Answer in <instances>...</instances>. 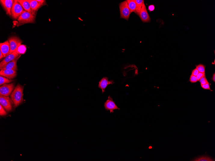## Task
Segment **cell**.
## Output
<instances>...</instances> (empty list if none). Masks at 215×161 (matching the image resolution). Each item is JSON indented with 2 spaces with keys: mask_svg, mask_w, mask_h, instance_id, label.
Wrapping results in <instances>:
<instances>
[{
  "mask_svg": "<svg viewBox=\"0 0 215 161\" xmlns=\"http://www.w3.org/2000/svg\"><path fill=\"white\" fill-rule=\"evenodd\" d=\"M23 87L18 84L11 94V98L15 107H18L23 102Z\"/></svg>",
  "mask_w": 215,
  "mask_h": 161,
  "instance_id": "6da1fadb",
  "label": "cell"
},
{
  "mask_svg": "<svg viewBox=\"0 0 215 161\" xmlns=\"http://www.w3.org/2000/svg\"><path fill=\"white\" fill-rule=\"evenodd\" d=\"M35 16L30 13L25 11L18 18L19 23L17 26H19L26 23H33L35 22Z\"/></svg>",
  "mask_w": 215,
  "mask_h": 161,
  "instance_id": "7a4b0ae2",
  "label": "cell"
},
{
  "mask_svg": "<svg viewBox=\"0 0 215 161\" xmlns=\"http://www.w3.org/2000/svg\"><path fill=\"white\" fill-rule=\"evenodd\" d=\"M25 11L17 0L14 1L11 10V16L14 19L17 20Z\"/></svg>",
  "mask_w": 215,
  "mask_h": 161,
  "instance_id": "3957f363",
  "label": "cell"
},
{
  "mask_svg": "<svg viewBox=\"0 0 215 161\" xmlns=\"http://www.w3.org/2000/svg\"><path fill=\"white\" fill-rule=\"evenodd\" d=\"M120 12V17L127 20H128L131 11L126 1L121 3L119 4Z\"/></svg>",
  "mask_w": 215,
  "mask_h": 161,
  "instance_id": "277c9868",
  "label": "cell"
},
{
  "mask_svg": "<svg viewBox=\"0 0 215 161\" xmlns=\"http://www.w3.org/2000/svg\"><path fill=\"white\" fill-rule=\"evenodd\" d=\"M0 104L7 111L10 112L12 111L14 103L10 98L0 96Z\"/></svg>",
  "mask_w": 215,
  "mask_h": 161,
  "instance_id": "5b68a950",
  "label": "cell"
},
{
  "mask_svg": "<svg viewBox=\"0 0 215 161\" xmlns=\"http://www.w3.org/2000/svg\"><path fill=\"white\" fill-rule=\"evenodd\" d=\"M10 47V54L17 50L22 43V41L16 36H12L8 39Z\"/></svg>",
  "mask_w": 215,
  "mask_h": 161,
  "instance_id": "8992f818",
  "label": "cell"
},
{
  "mask_svg": "<svg viewBox=\"0 0 215 161\" xmlns=\"http://www.w3.org/2000/svg\"><path fill=\"white\" fill-rule=\"evenodd\" d=\"M14 87V83L5 84L1 86L0 87V95L8 97L12 93Z\"/></svg>",
  "mask_w": 215,
  "mask_h": 161,
  "instance_id": "52a82bcc",
  "label": "cell"
},
{
  "mask_svg": "<svg viewBox=\"0 0 215 161\" xmlns=\"http://www.w3.org/2000/svg\"><path fill=\"white\" fill-rule=\"evenodd\" d=\"M20 54L18 50L9 54L0 63V69L2 70L3 68L7 64L13 61L17 58L19 57Z\"/></svg>",
  "mask_w": 215,
  "mask_h": 161,
  "instance_id": "ba28073f",
  "label": "cell"
},
{
  "mask_svg": "<svg viewBox=\"0 0 215 161\" xmlns=\"http://www.w3.org/2000/svg\"><path fill=\"white\" fill-rule=\"evenodd\" d=\"M104 107L106 111H109L111 113H113L114 110L120 109L110 96H109L106 102L105 103Z\"/></svg>",
  "mask_w": 215,
  "mask_h": 161,
  "instance_id": "9c48e42d",
  "label": "cell"
},
{
  "mask_svg": "<svg viewBox=\"0 0 215 161\" xmlns=\"http://www.w3.org/2000/svg\"><path fill=\"white\" fill-rule=\"evenodd\" d=\"M14 1L13 0H1L0 2L5 10L7 14L9 16H11V10Z\"/></svg>",
  "mask_w": 215,
  "mask_h": 161,
  "instance_id": "30bf717a",
  "label": "cell"
},
{
  "mask_svg": "<svg viewBox=\"0 0 215 161\" xmlns=\"http://www.w3.org/2000/svg\"><path fill=\"white\" fill-rule=\"evenodd\" d=\"M139 16L142 21L143 22H149L150 21V18L144 3L143 5Z\"/></svg>",
  "mask_w": 215,
  "mask_h": 161,
  "instance_id": "8fae6325",
  "label": "cell"
},
{
  "mask_svg": "<svg viewBox=\"0 0 215 161\" xmlns=\"http://www.w3.org/2000/svg\"><path fill=\"white\" fill-rule=\"evenodd\" d=\"M0 50L2 52L4 57H6L10 54V47L8 41L0 44Z\"/></svg>",
  "mask_w": 215,
  "mask_h": 161,
  "instance_id": "7c38bea8",
  "label": "cell"
},
{
  "mask_svg": "<svg viewBox=\"0 0 215 161\" xmlns=\"http://www.w3.org/2000/svg\"><path fill=\"white\" fill-rule=\"evenodd\" d=\"M0 75L11 80L14 79L16 76L17 72L16 71L12 70H1L0 71Z\"/></svg>",
  "mask_w": 215,
  "mask_h": 161,
  "instance_id": "4fadbf2b",
  "label": "cell"
},
{
  "mask_svg": "<svg viewBox=\"0 0 215 161\" xmlns=\"http://www.w3.org/2000/svg\"><path fill=\"white\" fill-rule=\"evenodd\" d=\"M114 83L113 80L109 81L108 77H104L99 81L98 87L99 88L102 89V93H103L106 91V89L108 85L112 84Z\"/></svg>",
  "mask_w": 215,
  "mask_h": 161,
  "instance_id": "5bb4252c",
  "label": "cell"
},
{
  "mask_svg": "<svg viewBox=\"0 0 215 161\" xmlns=\"http://www.w3.org/2000/svg\"><path fill=\"white\" fill-rule=\"evenodd\" d=\"M17 1L26 11L30 13L34 16L35 15V14L31 10L30 3L27 0H17Z\"/></svg>",
  "mask_w": 215,
  "mask_h": 161,
  "instance_id": "9a60e30c",
  "label": "cell"
},
{
  "mask_svg": "<svg viewBox=\"0 0 215 161\" xmlns=\"http://www.w3.org/2000/svg\"><path fill=\"white\" fill-rule=\"evenodd\" d=\"M27 1L30 3L31 10L35 14L40 8L45 5L38 2L36 0H27Z\"/></svg>",
  "mask_w": 215,
  "mask_h": 161,
  "instance_id": "2e32d148",
  "label": "cell"
},
{
  "mask_svg": "<svg viewBox=\"0 0 215 161\" xmlns=\"http://www.w3.org/2000/svg\"><path fill=\"white\" fill-rule=\"evenodd\" d=\"M20 56L14 60L13 61L9 62L5 66L2 70H12L15 71L17 70V62L18 59H19Z\"/></svg>",
  "mask_w": 215,
  "mask_h": 161,
  "instance_id": "e0dca14e",
  "label": "cell"
},
{
  "mask_svg": "<svg viewBox=\"0 0 215 161\" xmlns=\"http://www.w3.org/2000/svg\"><path fill=\"white\" fill-rule=\"evenodd\" d=\"M136 5L135 13L138 15H139L143 4L144 1L143 0H135Z\"/></svg>",
  "mask_w": 215,
  "mask_h": 161,
  "instance_id": "ac0fdd59",
  "label": "cell"
},
{
  "mask_svg": "<svg viewBox=\"0 0 215 161\" xmlns=\"http://www.w3.org/2000/svg\"><path fill=\"white\" fill-rule=\"evenodd\" d=\"M126 1L131 13L132 12H135L136 5L135 0H127Z\"/></svg>",
  "mask_w": 215,
  "mask_h": 161,
  "instance_id": "d6986e66",
  "label": "cell"
},
{
  "mask_svg": "<svg viewBox=\"0 0 215 161\" xmlns=\"http://www.w3.org/2000/svg\"><path fill=\"white\" fill-rule=\"evenodd\" d=\"M192 161H214L215 160L208 157L207 156H200V157L194 159Z\"/></svg>",
  "mask_w": 215,
  "mask_h": 161,
  "instance_id": "ffe728a7",
  "label": "cell"
},
{
  "mask_svg": "<svg viewBox=\"0 0 215 161\" xmlns=\"http://www.w3.org/2000/svg\"><path fill=\"white\" fill-rule=\"evenodd\" d=\"M13 81L11 80H10L7 78L2 76H0V85L2 86L3 85L10 83Z\"/></svg>",
  "mask_w": 215,
  "mask_h": 161,
  "instance_id": "44dd1931",
  "label": "cell"
},
{
  "mask_svg": "<svg viewBox=\"0 0 215 161\" xmlns=\"http://www.w3.org/2000/svg\"><path fill=\"white\" fill-rule=\"evenodd\" d=\"M196 67L199 72L205 73V66L203 64H200L196 66Z\"/></svg>",
  "mask_w": 215,
  "mask_h": 161,
  "instance_id": "7402d4cb",
  "label": "cell"
},
{
  "mask_svg": "<svg viewBox=\"0 0 215 161\" xmlns=\"http://www.w3.org/2000/svg\"><path fill=\"white\" fill-rule=\"evenodd\" d=\"M7 114V113L5 109L0 104V115L1 116H5Z\"/></svg>",
  "mask_w": 215,
  "mask_h": 161,
  "instance_id": "603a6c76",
  "label": "cell"
},
{
  "mask_svg": "<svg viewBox=\"0 0 215 161\" xmlns=\"http://www.w3.org/2000/svg\"><path fill=\"white\" fill-rule=\"evenodd\" d=\"M201 85H205L209 83L205 76L203 77L199 80Z\"/></svg>",
  "mask_w": 215,
  "mask_h": 161,
  "instance_id": "cb8c5ba5",
  "label": "cell"
},
{
  "mask_svg": "<svg viewBox=\"0 0 215 161\" xmlns=\"http://www.w3.org/2000/svg\"><path fill=\"white\" fill-rule=\"evenodd\" d=\"M189 81L192 83H195L198 81L197 79L196 76L192 75H191L190 76Z\"/></svg>",
  "mask_w": 215,
  "mask_h": 161,
  "instance_id": "d4e9b609",
  "label": "cell"
},
{
  "mask_svg": "<svg viewBox=\"0 0 215 161\" xmlns=\"http://www.w3.org/2000/svg\"><path fill=\"white\" fill-rule=\"evenodd\" d=\"M204 76H205V73L199 72L198 75L196 76V77L198 81H199L201 78Z\"/></svg>",
  "mask_w": 215,
  "mask_h": 161,
  "instance_id": "484cf974",
  "label": "cell"
},
{
  "mask_svg": "<svg viewBox=\"0 0 215 161\" xmlns=\"http://www.w3.org/2000/svg\"><path fill=\"white\" fill-rule=\"evenodd\" d=\"M201 87H202V88L204 90H211V91H213V90H211V88H210V84L209 83L207 84H206L205 85H201Z\"/></svg>",
  "mask_w": 215,
  "mask_h": 161,
  "instance_id": "4316f807",
  "label": "cell"
},
{
  "mask_svg": "<svg viewBox=\"0 0 215 161\" xmlns=\"http://www.w3.org/2000/svg\"><path fill=\"white\" fill-rule=\"evenodd\" d=\"M199 72L198 70L197 69L195 68L193 70L192 72V75L194 76H196L199 73Z\"/></svg>",
  "mask_w": 215,
  "mask_h": 161,
  "instance_id": "83f0119b",
  "label": "cell"
},
{
  "mask_svg": "<svg viewBox=\"0 0 215 161\" xmlns=\"http://www.w3.org/2000/svg\"><path fill=\"white\" fill-rule=\"evenodd\" d=\"M155 10V6L153 5L149 6L148 10L150 12L153 11Z\"/></svg>",
  "mask_w": 215,
  "mask_h": 161,
  "instance_id": "f1b7e54d",
  "label": "cell"
},
{
  "mask_svg": "<svg viewBox=\"0 0 215 161\" xmlns=\"http://www.w3.org/2000/svg\"><path fill=\"white\" fill-rule=\"evenodd\" d=\"M38 2L44 4H45V1L44 0H36Z\"/></svg>",
  "mask_w": 215,
  "mask_h": 161,
  "instance_id": "f546056e",
  "label": "cell"
},
{
  "mask_svg": "<svg viewBox=\"0 0 215 161\" xmlns=\"http://www.w3.org/2000/svg\"><path fill=\"white\" fill-rule=\"evenodd\" d=\"M4 57L3 56V54L1 52V50H0V59H1L3 58Z\"/></svg>",
  "mask_w": 215,
  "mask_h": 161,
  "instance_id": "4dcf8cb0",
  "label": "cell"
},
{
  "mask_svg": "<svg viewBox=\"0 0 215 161\" xmlns=\"http://www.w3.org/2000/svg\"><path fill=\"white\" fill-rule=\"evenodd\" d=\"M212 80L214 82H215V73H214V74L213 75V77H212Z\"/></svg>",
  "mask_w": 215,
  "mask_h": 161,
  "instance_id": "1f68e13d",
  "label": "cell"
}]
</instances>
